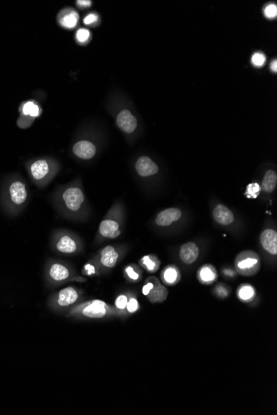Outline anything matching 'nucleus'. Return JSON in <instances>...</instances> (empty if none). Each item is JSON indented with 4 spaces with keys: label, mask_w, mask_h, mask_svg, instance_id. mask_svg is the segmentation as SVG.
I'll return each mask as SVG.
<instances>
[{
    "label": "nucleus",
    "mask_w": 277,
    "mask_h": 415,
    "mask_svg": "<svg viewBox=\"0 0 277 415\" xmlns=\"http://www.w3.org/2000/svg\"><path fill=\"white\" fill-rule=\"evenodd\" d=\"M199 254L198 247L193 242L184 244L180 251V258L183 262L188 265L193 264L196 261Z\"/></svg>",
    "instance_id": "2eb2a0df"
},
{
    "label": "nucleus",
    "mask_w": 277,
    "mask_h": 415,
    "mask_svg": "<svg viewBox=\"0 0 277 415\" xmlns=\"http://www.w3.org/2000/svg\"><path fill=\"white\" fill-rule=\"evenodd\" d=\"M97 20L98 17L95 14H89L84 18V23L86 25H91L92 23H95Z\"/></svg>",
    "instance_id": "f704fd0d"
},
{
    "label": "nucleus",
    "mask_w": 277,
    "mask_h": 415,
    "mask_svg": "<svg viewBox=\"0 0 277 415\" xmlns=\"http://www.w3.org/2000/svg\"><path fill=\"white\" fill-rule=\"evenodd\" d=\"M147 297L151 303H160L166 299L168 297V290L163 285L154 283L153 289L150 290Z\"/></svg>",
    "instance_id": "a211bd4d"
},
{
    "label": "nucleus",
    "mask_w": 277,
    "mask_h": 415,
    "mask_svg": "<svg viewBox=\"0 0 277 415\" xmlns=\"http://www.w3.org/2000/svg\"><path fill=\"white\" fill-rule=\"evenodd\" d=\"M89 37H90V32L87 29H79L77 33V39L80 42H87Z\"/></svg>",
    "instance_id": "7c9ffc66"
},
{
    "label": "nucleus",
    "mask_w": 277,
    "mask_h": 415,
    "mask_svg": "<svg viewBox=\"0 0 277 415\" xmlns=\"http://www.w3.org/2000/svg\"><path fill=\"white\" fill-rule=\"evenodd\" d=\"M110 307L108 305L103 301L92 300L72 307L70 311V315L89 318H102L107 316Z\"/></svg>",
    "instance_id": "20e7f679"
},
{
    "label": "nucleus",
    "mask_w": 277,
    "mask_h": 415,
    "mask_svg": "<svg viewBox=\"0 0 277 415\" xmlns=\"http://www.w3.org/2000/svg\"><path fill=\"white\" fill-rule=\"evenodd\" d=\"M77 5L81 8H87L91 5V1L90 0H78L77 1Z\"/></svg>",
    "instance_id": "e433bc0d"
},
{
    "label": "nucleus",
    "mask_w": 277,
    "mask_h": 415,
    "mask_svg": "<svg viewBox=\"0 0 277 415\" xmlns=\"http://www.w3.org/2000/svg\"><path fill=\"white\" fill-rule=\"evenodd\" d=\"M261 244L262 247L270 254H277V233L275 230L267 229L261 235Z\"/></svg>",
    "instance_id": "4468645a"
},
{
    "label": "nucleus",
    "mask_w": 277,
    "mask_h": 415,
    "mask_svg": "<svg viewBox=\"0 0 277 415\" xmlns=\"http://www.w3.org/2000/svg\"><path fill=\"white\" fill-rule=\"evenodd\" d=\"M237 270L243 275L254 274L259 268V260L253 252H243L237 258Z\"/></svg>",
    "instance_id": "6e6552de"
},
{
    "label": "nucleus",
    "mask_w": 277,
    "mask_h": 415,
    "mask_svg": "<svg viewBox=\"0 0 277 415\" xmlns=\"http://www.w3.org/2000/svg\"><path fill=\"white\" fill-rule=\"evenodd\" d=\"M277 184V175L274 171L269 170L266 172L262 181V190L270 193L275 190Z\"/></svg>",
    "instance_id": "aec40b11"
},
{
    "label": "nucleus",
    "mask_w": 277,
    "mask_h": 415,
    "mask_svg": "<svg viewBox=\"0 0 277 415\" xmlns=\"http://www.w3.org/2000/svg\"><path fill=\"white\" fill-rule=\"evenodd\" d=\"M182 212L178 208H169L160 212L156 217V222L160 226H168L174 221L180 220Z\"/></svg>",
    "instance_id": "ddd939ff"
},
{
    "label": "nucleus",
    "mask_w": 277,
    "mask_h": 415,
    "mask_svg": "<svg viewBox=\"0 0 277 415\" xmlns=\"http://www.w3.org/2000/svg\"><path fill=\"white\" fill-rule=\"evenodd\" d=\"M29 191L20 177H13L5 181L0 193V205L5 214L16 217L27 206Z\"/></svg>",
    "instance_id": "f257e3e1"
},
{
    "label": "nucleus",
    "mask_w": 277,
    "mask_h": 415,
    "mask_svg": "<svg viewBox=\"0 0 277 415\" xmlns=\"http://www.w3.org/2000/svg\"><path fill=\"white\" fill-rule=\"evenodd\" d=\"M34 121V118L21 115L20 117L18 118L17 124H18V127L20 128H27L33 124Z\"/></svg>",
    "instance_id": "a878e982"
},
{
    "label": "nucleus",
    "mask_w": 277,
    "mask_h": 415,
    "mask_svg": "<svg viewBox=\"0 0 277 415\" xmlns=\"http://www.w3.org/2000/svg\"><path fill=\"white\" fill-rule=\"evenodd\" d=\"M80 296V291L75 287H67L54 294L50 298V302L54 307H67L78 303Z\"/></svg>",
    "instance_id": "423d86ee"
},
{
    "label": "nucleus",
    "mask_w": 277,
    "mask_h": 415,
    "mask_svg": "<svg viewBox=\"0 0 277 415\" xmlns=\"http://www.w3.org/2000/svg\"><path fill=\"white\" fill-rule=\"evenodd\" d=\"M125 273H127V276L131 278V280L136 281L140 278V274L138 272L135 271L132 266H128L125 269Z\"/></svg>",
    "instance_id": "473e14b6"
},
{
    "label": "nucleus",
    "mask_w": 277,
    "mask_h": 415,
    "mask_svg": "<svg viewBox=\"0 0 277 415\" xmlns=\"http://www.w3.org/2000/svg\"><path fill=\"white\" fill-rule=\"evenodd\" d=\"M29 175L32 180L38 187L47 184L48 179L54 174L55 167L52 162L47 159H40L32 162L28 167Z\"/></svg>",
    "instance_id": "7ed1b4c3"
},
{
    "label": "nucleus",
    "mask_w": 277,
    "mask_h": 415,
    "mask_svg": "<svg viewBox=\"0 0 277 415\" xmlns=\"http://www.w3.org/2000/svg\"><path fill=\"white\" fill-rule=\"evenodd\" d=\"M140 264L149 271H155L156 270V264L149 255L143 257L140 261Z\"/></svg>",
    "instance_id": "b1692460"
},
{
    "label": "nucleus",
    "mask_w": 277,
    "mask_h": 415,
    "mask_svg": "<svg viewBox=\"0 0 277 415\" xmlns=\"http://www.w3.org/2000/svg\"><path fill=\"white\" fill-rule=\"evenodd\" d=\"M99 233L105 238L115 239L120 236V224L113 219L103 220L99 225Z\"/></svg>",
    "instance_id": "9b49d317"
},
{
    "label": "nucleus",
    "mask_w": 277,
    "mask_h": 415,
    "mask_svg": "<svg viewBox=\"0 0 277 415\" xmlns=\"http://www.w3.org/2000/svg\"><path fill=\"white\" fill-rule=\"evenodd\" d=\"M153 287H154L153 283H151V282H149V283H146V284L144 285V287H143L142 290L143 294H144V295H145V296H147V295L149 294V292H150V290H152V289H153Z\"/></svg>",
    "instance_id": "c9c22d12"
},
{
    "label": "nucleus",
    "mask_w": 277,
    "mask_h": 415,
    "mask_svg": "<svg viewBox=\"0 0 277 415\" xmlns=\"http://www.w3.org/2000/svg\"><path fill=\"white\" fill-rule=\"evenodd\" d=\"M53 247L56 251L63 254H73L80 250V241L70 232L61 230L54 236Z\"/></svg>",
    "instance_id": "39448f33"
},
{
    "label": "nucleus",
    "mask_w": 277,
    "mask_h": 415,
    "mask_svg": "<svg viewBox=\"0 0 277 415\" xmlns=\"http://www.w3.org/2000/svg\"><path fill=\"white\" fill-rule=\"evenodd\" d=\"M119 258L118 254L113 246H107L100 252V262L104 267L113 268L117 263Z\"/></svg>",
    "instance_id": "f3484780"
},
{
    "label": "nucleus",
    "mask_w": 277,
    "mask_h": 415,
    "mask_svg": "<svg viewBox=\"0 0 277 415\" xmlns=\"http://www.w3.org/2000/svg\"><path fill=\"white\" fill-rule=\"evenodd\" d=\"M55 203L62 214L73 219L79 216L84 208L86 197L80 187L72 185L58 193Z\"/></svg>",
    "instance_id": "f03ea898"
},
{
    "label": "nucleus",
    "mask_w": 277,
    "mask_h": 415,
    "mask_svg": "<svg viewBox=\"0 0 277 415\" xmlns=\"http://www.w3.org/2000/svg\"><path fill=\"white\" fill-rule=\"evenodd\" d=\"M135 169L141 177H149L159 172L157 164L146 156H142L138 159L135 164Z\"/></svg>",
    "instance_id": "f8f14e48"
},
{
    "label": "nucleus",
    "mask_w": 277,
    "mask_h": 415,
    "mask_svg": "<svg viewBox=\"0 0 277 415\" xmlns=\"http://www.w3.org/2000/svg\"><path fill=\"white\" fill-rule=\"evenodd\" d=\"M261 189H262V188H260L259 184H249L248 187H247V189H246V197L256 198V197H257V196L260 194Z\"/></svg>",
    "instance_id": "393cba45"
},
{
    "label": "nucleus",
    "mask_w": 277,
    "mask_h": 415,
    "mask_svg": "<svg viewBox=\"0 0 277 415\" xmlns=\"http://www.w3.org/2000/svg\"><path fill=\"white\" fill-rule=\"evenodd\" d=\"M127 303H128V298L127 295H120L116 298L115 300V306L117 307L118 309L124 310L127 308Z\"/></svg>",
    "instance_id": "cd10ccee"
},
{
    "label": "nucleus",
    "mask_w": 277,
    "mask_h": 415,
    "mask_svg": "<svg viewBox=\"0 0 277 415\" xmlns=\"http://www.w3.org/2000/svg\"><path fill=\"white\" fill-rule=\"evenodd\" d=\"M72 152L79 159L88 160L95 156L96 148L91 142L88 140H81L74 144L72 147Z\"/></svg>",
    "instance_id": "1a4fd4ad"
},
{
    "label": "nucleus",
    "mask_w": 277,
    "mask_h": 415,
    "mask_svg": "<svg viewBox=\"0 0 277 415\" xmlns=\"http://www.w3.org/2000/svg\"><path fill=\"white\" fill-rule=\"evenodd\" d=\"M82 274H84V275H88V276L93 275V274H95V266L91 265V264H87V265H85L84 268H83Z\"/></svg>",
    "instance_id": "72a5a7b5"
},
{
    "label": "nucleus",
    "mask_w": 277,
    "mask_h": 415,
    "mask_svg": "<svg viewBox=\"0 0 277 415\" xmlns=\"http://www.w3.org/2000/svg\"><path fill=\"white\" fill-rule=\"evenodd\" d=\"M251 62L254 66H262L266 62V58L262 53H255L251 58Z\"/></svg>",
    "instance_id": "c756f323"
},
{
    "label": "nucleus",
    "mask_w": 277,
    "mask_h": 415,
    "mask_svg": "<svg viewBox=\"0 0 277 415\" xmlns=\"http://www.w3.org/2000/svg\"><path fill=\"white\" fill-rule=\"evenodd\" d=\"M164 279L167 281L168 283H172L175 282L177 279L178 274L175 269L173 268H169L168 270H165L164 274Z\"/></svg>",
    "instance_id": "bb28decb"
},
{
    "label": "nucleus",
    "mask_w": 277,
    "mask_h": 415,
    "mask_svg": "<svg viewBox=\"0 0 277 415\" xmlns=\"http://www.w3.org/2000/svg\"><path fill=\"white\" fill-rule=\"evenodd\" d=\"M200 278L204 282H211L215 278V271L210 267H203L200 271Z\"/></svg>",
    "instance_id": "4be33fe9"
},
{
    "label": "nucleus",
    "mask_w": 277,
    "mask_h": 415,
    "mask_svg": "<svg viewBox=\"0 0 277 415\" xmlns=\"http://www.w3.org/2000/svg\"><path fill=\"white\" fill-rule=\"evenodd\" d=\"M78 17L75 13H67L61 20V24L67 29H73L78 24Z\"/></svg>",
    "instance_id": "412c9836"
},
{
    "label": "nucleus",
    "mask_w": 277,
    "mask_h": 415,
    "mask_svg": "<svg viewBox=\"0 0 277 415\" xmlns=\"http://www.w3.org/2000/svg\"><path fill=\"white\" fill-rule=\"evenodd\" d=\"M21 115L28 117H38L41 115V108L34 101H27L21 106Z\"/></svg>",
    "instance_id": "6ab92c4d"
},
{
    "label": "nucleus",
    "mask_w": 277,
    "mask_h": 415,
    "mask_svg": "<svg viewBox=\"0 0 277 415\" xmlns=\"http://www.w3.org/2000/svg\"><path fill=\"white\" fill-rule=\"evenodd\" d=\"M238 297L242 300L249 301L254 297V290L250 286H243L238 291Z\"/></svg>",
    "instance_id": "5701e85b"
},
{
    "label": "nucleus",
    "mask_w": 277,
    "mask_h": 415,
    "mask_svg": "<svg viewBox=\"0 0 277 415\" xmlns=\"http://www.w3.org/2000/svg\"><path fill=\"white\" fill-rule=\"evenodd\" d=\"M213 218L217 223L222 225H229L234 221V216L232 211L223 205H218L213 211Z\"/></svg>",
    "instance_id": "dca6fc26"
},
{
    "label": "nucleus",
    "mask_w": 277,
    "mask_h": 415,
    "mask_svg": "<svg viewBox=\"0 0 277 415\" xmlns=\"http://www.w3.org/2000/svg\"><path fill=\"white\" fill-rule=\"evenodd\" d=\"M271 70H272L274 72H276L277 71V61L276 60H274L273 61L272 63H271Z\"/></svg>",
    "instance_id": "4c0bfd02"
},
{
    "label": "nucleus",
    "mask_w": 277,
    "mask_h": 415,
    "mask_svg": "<svg viewBox=\"0 0 277 415\" xmlns=\"http://www.w3.org/2000/svg\"><path fill=\"white\" fill-rule=\"evenodd\" d=\"M116 123L118 127L127 134L133 133L137 127V119L128 110H123L119 113Z\"/></svg>",
    "instance_id": "9d476101"
},
{
    "label": "nucleus",
    "mask_w": 277,
    "mask_h": 415,
    "mask_svg": "<svg viewBox=\"0 0 277 415\" xmlns=\"http://www.w3.org/2000/svg\"><path fill=\"white\" fill-rule=\"evenodd\" d=\"M47 279L52 283H62L71 279L73 276L72 270L61 262H53L46 270Z\"/></svg>",
    "instance_id": "0eeeda50"
},
{
    "label": "nucleus",
    "mask_w": 277,
    "mask_h": 415,
    "mask_svg": "<svg viewBox=\"0 0 277 415\" xmlns=\"http://www.w3.org/2000/svg\"><path fill=\"white\" fill-rule=\"evenodd\" d=\"M265 14L267 18H275L277 15V7L275 5H270L265 9Z\"/></svg>",
    "instance_id": "2f4dec72"
},
{
    "label": "nucleus",
    "mask_w": 277,
    "mask_h": 415,
    "mask_svg": "<svg viewBox=\"0 0 277 415\" xmlns=\"http://www.w3.org/2000/svg\"><path fill=\"white\" fill-rule=\"evenodd\" d=\"M127 309V311H128L129 313H131V314H134V313H135V312L139 309V303H138V301L136 298H131L130 299H128Z\"/></svg>",
    "instance_id": "c85d7f7f"
}]
</instances>
